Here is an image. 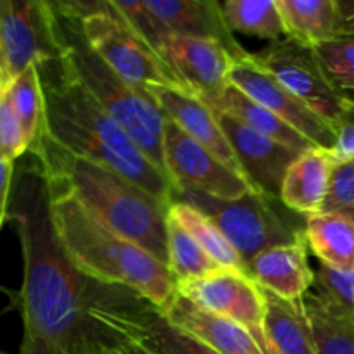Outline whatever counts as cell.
Returning <instances> with one entry per match:
<instances>
[{
    "label": "cell",
    "mask_w": 354,
    "mask_h": 354,
    "mask_svg": "<svg viewBox=\"0 0 354 354\" xmlns=\"http://www.w3.org/2000/svg\"><path fill=\"white\" fill-rule=\"evenodd\" d=\"M7 223L23 252V283L14 304L23 322L19 354H107L127 346L95 318L120 286L80 272L59 242L52 221L50 185L26 154L14 169Z\"/></svg>",
    "instance_id": "1"
},
{
    "label": "cell",
    "mask_w": 354,
    "mask_h": 354,
    "mask_svg": "<svg viewBox=\"0 0 354 354\" xmlns=\"http://www.w3.org/2000/svg\"><path fill=\"white\" fill-rule=\"evenodd\" d=\"M37 68L45 97L41 135L69 154L120 173L162 203L175 201V183L90 95L64 59L41 62Z\"/></svg>",
    "instance_id": "2"
},
{
    "label": "cell",
    "mask_w": 354,
    "mask_h": 354,
    "mask_svg": "<svg viewBox=\"0 0 354 354\" xmlns=\"http://www.w3.org/2000/svg\"><path fill=\"white\" fill-rule=\"evenodd\" d=\"M28 154L37 159L50 185L71 192L106 227L168 266L169 204L113 169L69 154L45 135Z\"/></svg>",
    "instance_id": "3"
},
{
    "label": "cell",
    "mask_w": 354,
    "mask_h": 354,
    "mask_svg": "<svg viewBox=\"0 0 354 354\" xmlns=\"http://www.w3.org/2000/svg\"><path fill=\"white\" fill-rule=\"evenodd\" d=\"M50 207L59 242L80 272L128 287L162 311L169 306L176 282L168 266L106 227L68 190L50 185Z\"/></svg>",
    "instance_id": "4"
},
{
    "label": "cell",
    "mask_w": 354,
    "mask_h": 354,
    "mask_svg": "<svg viewBox=\"0 0 354 354\" xmlns=\"http://www.w3.org/2000/svg\"><path fill=\"white\" fill-rule=\"evenodd\" d=\"M52 7L55 14V30L62 47L61 57L102 109L133 138L156 168L168 176L162 154L166 118L149 90L124 82L97 52L92 50L83 37L80 21L59 10L54 2Z\"/></svg>",
    "instance_id": "5"
},
{
    "label": "cell",
    "mask_w": 354,
    "mask_h": 354,
    "mask_svg": "<svg viewBox=\"0 0 354 354\" xmlns=\"http://www.w3.org/2000/svg\"><path fill=\"white\" fill-rule=\"evenodd\" d=\"M175 201L209 218L241 254L245 266L265 249L304 239L306 218L268 194L251 192L239 199H216L194 190H180Z\"/></svg>",
    "instance_id": "6"
},
{
    "label": "cell",
    "mask_w": 354,
    "mask_h": 354,
    "mask_svg": "<svg viewBox=\"0 0 354 354\" xmlns=\"http://www.w3.org/2000/svg\"><path fill=\"white\" fill-rule=\"evenodd\" d=\"M55 6L80 21L92 50L124 82L138 88L176 86L187 90L169 66L113 12L109 0H62Z\"/></svg>",
    "instance_id": "7"
},
{
    "label": "cell",
    "mask_w": 354,
    "mask_h": 354,
    "mask_svg": "<svg viewBox=\"0 0 354 354\" xmlns=\"http://www.w3.org/2000/svg\"><path fill=\"white\" fill-rule=\"evenodd\" d=\"M95 318L121 341L140 346L149 354H220L171 324L161 308L128 287H120L109 303L97 308Z\"/></svg>",
    "instance_id": "8"
},
{
    "label": "cell",
    "mask_w": 354,
    "mask_h": 354,
    "mask_svg": "<svg viewBox=\"0 0 354 354\" xmlns=\"http://www.w3.org/2000/svg\"><path fill=\"white\" fill-rule=\"evenodd\" d=\"M254 57L294 97L335 130L348 99L327 78L311 45L286 37L268 44Z\"/></svg>",
    "instance_id": "9"
},
{
    "label": "cell",
    "mask_w": 354,
    "mask_h": 354,
    "mask_svg": "<svg viewBox=\"0 0 354 354\" xmlns=\"http://www.w3.org/2000/svg\"><path fill=\"white\" fill-rule=\"evenodd\" d=\"M0 45L7 90L30 66L62 55L55 14L48 0H0Z\"/></svg>",
    "instance_id": "10"
},
{
    "label": "cell",
    "mask_w": 354,
    "mask_h": 354,
    "mask_svg": "<svg viewBox=\"0 0 354 354\" xmlns=\"http://www.w3.org/2000/svg\"><path fill=\"white\" fill-rule=\"evenodd\" d=\"M162 154L168 176L180 190H194L216 199H239L258 192L251 182L228 168L204 145L183 133L175 123L166 120Z\"/></svg>",
    "instance_id": "11"
},
{
    "label": "cell",
    "mask_w": 354,
    "mask_h": 354,
    "mask_svg": "<svg viewBox=\"0 0 354 354\" xmlns=\"http://www.w3.org/2000/svg\"><path fill=\"white\" fill-rule=\"evenodd\" d=\"M176 290L203 310L244 327L263 354H273L265 335V294L245 273L218 268L203 279L176 286Z\"/></svg>",
    "instance_id": "12"
},
{
    "label": "cell",
    "mask_w": 354,
    "mask_h": 354,
    "mask_svg": "<svg viewBox=\"0 0 354 354\" xmlns=\"http://www.w3.org/2000/svg\"><path fill=\"white\" fill-rule=\"evenodd\" d=\"M228 83L252 100L261 104L289 127L306 137L315 147L330 152L335 145V130L313 113L306 104L294 97L279 80L270 75L254 54L244 61H235L228 75Z\"/></svg>",
    "instance_id": "13"
},
{
    "label": "cell",
    "mask_w": 354,
    "mask_h": 354,
    "mask_svg": "<svg viewBox=\"0 0 354 354\" xmlns=\"http://www.w3.org/2000/svg\"><path fill=\"white\" fill-rule=\"evenodd\" d=\"M213 111L237 156L245 178L254 185L258 192L280 199V190L287 169L296 161L299 152L258 133L225 111Z\"/></svg>",
    "instance_id": "14"
},
{
    "label": "cell",
    "mask_w": 354,
    "mask_h": 354,
    "mask_svg": "<svg viewBox=\"0 0 354 354\" xmlns=\"http://www.w3.org/2000/svg\"><path fill=\"white\" fill-rule=\"evenodd\" d=\"M161 59L169 66L187 90L207 99L227 88L235 59L214 41L169 35Z\"/></svg>",
    "instance_id": "15"
},
{
    "label": "cell",
    "mask_w": 354,
    "mask_h": 354,
    "mask_svg": "<svg viewBox=\"0 0 354 354\" xmlns=\"http://www.w3.org/2000/svg\"><path fill=\"white\" fill-rule=\"evenodd\" d=\"M147 90L166 120L175 123L183 133L204 145L207 151L220 158L228 168L245 178L237 156L218 123L216 114L199 95L176 88V86H149Z\"/></svg>",
    "instance_id": "16"
},
{
    "label": "cell",
    "mask_w": 354,
    "mask_h": 354,
    "mask_svg": "<svg viewBox=\"0 0 354 354\" xmlns=\"http://www.w3.org/2000/svg\"><path fill=\"white\" fill-rule=\"evenodd\" d=\"M168 35L201 38L221 45L235 61L251 57L225 23L221 6L214 0H145Z\"/></svg>",
    "instance_id": "17"
},
{
    "label": "cell",
    "mask_w": 354,
    "mask_h": 354,
    "mask_svg": "<svg viewBox=\"0 0 354 354\" xmlns=\"http://www.w3.org/2000/svg\"><path fill=\"white\" fill-rule=\"evenodd\" d=\"M306 237L294 244L268 248L248 263V277L263 290L286 301H303L315 280Z\"/></svg>",
    "instance_id": "18"
},
{
    "label": "cell",
    "mask_w": 354,
    "mask_h": 354,
    "mask_svg": "<svg viewBox=\"0 0 354 354\" xmlns=\"http://www.w3.org/2000/svg\"><path fill=\"white\" fill-rule=\"evenodd\" d=\"M169 322L183 330L203 339L220 354H263L258 342L244 327L223 317L209 313L187 299L176 290V296L165 310Z\"/></svg>",
    "instance_id": "19"
},
{
    "label": "cell",
    "mask_w": 354,
    "mask_h": 354,
    "mask_svg": "<svg viewBox=\"0 0 354 354\" xmlns=\"http://www.w3.org/2000/svg\"><path fill=\"white\" fill-rule=\"evenodd\" d=\"M335 161L324 149H310L297 156L283 178L280 201L301 216L320 213L330 187Z\"/></svg>",
    "instance_id": "20"
},
{
    "label": "cell",
    "mask_w": 354,
    "mask_h": 354,
    "mask_svg": "<svg viewBox=\"0 0 354 354\" xmlns=\"http://www.w3.org/2000/svg\"><path fill=\"white\" fill-rule=\"evenodd\" d=\"M265 294V335L273 354H317L313 330L303 301Z\"/></svg>",
    "instance_id": "21"
},
{
    "label": "cell",
    "mask_w": 354,
    "mask_h": 354,
    "mask_svg": "<svg viewBox=\"0 0 354 354\" xmlns=\"http://www.w3.org/2000/svg\"><path fill=\"white\" fill-rule=\"evenodd\" d=\"M203 100L213 109H220L232 114V116L237 118L239 121L248 124L249 128L256 130L258 133L265 135V137L272 138V140L279 142V144L286 145V147L292 149L299 154L310 151V149H315V145L306 137H303L299 131L294 130L286 121L275 116L272 111H268L261 104L252 100L251 97L242 93L234 85H228L227 88L221 90L216 95L207 97V99Z\"/></svg>",
    "instance_id": "22"
},
{
    "label": "cell",
    "mask_w": 354,
    "mask_h": 354,
    "mask_svg": "<svg viewBox=\"0 0 354 354\" xmlns=\"http://www.w3.org/2000/svg\"><path fill=\"white\" fill-rule=\"evenodd\" d=\"M304 218L308 249L322 265L354 272V221L335 213H315Z\"/></svg>",
    "instance_id": "23"
},
{
    "label": "cell",
    "mask_w": 354,
    "mask_h": 354,
    "mask_svg": "<svg viewBox=\"0 0 354 354\" xmlns=\"http://www.w3.org/2000/svg\"><path fill=\"white\" fill-rule=\"evenodd\" d=\"M289 38L315 47L337 37V0H277Z\"/></svg>",
    "instance_id": "24"
},
{
    "label": "cell",
    "mask_w": 354,
    "mask_h": 354,
    "mask_svg": "<svg viewBox=\"0 0 354 354\" xmlns=\"http://www.w3.org/2000/svg\"><path fill=\"white\" fill-rule=\"evenodd\" d=\"M168 214L221 266V268L237 270L248 275V266L234 245L227 241L220 228L196 207L183 203H171Z\"/></svg>",
    "instance_id": "25"
},
{
    "label": "cell",
    "mask_w": 354,
    "mask_h": 354,
    "mask_svg": "<svg viewBox=\"0 0 354 354\" xmlns=\"http://www.w3.org/2000/svg\"><path fill=\"white\" fill-rule=\"evenodd\" d=\"M221 10L232 33L265 38L270 44L287 37L277 0H228Z\"/></svg>",
    "instance_id": "26"
},
{
    "label": "cell",
    "mask_w": 354,
    "mask_h": 354,
    "mask_svg": "<svg viewBox=\"0 0 354 354\" xmlns=\"http://www.w3.org/2000/svg\"><path fill=\"white\" fill-rule=\"evenodd\" d=\"M168 268L176 286L194 282L221 268L168 214Z\"/></svg>",
    "instance_id": "27"
},
{
    "label": "cell",
    "mask_w": 354,
    "mask_h": 354,
    "mask_svg": "<svg viewBox=\"0 0 354 354\" xmlns=\"http://www.w3.org/2000/svg\"><path fill=\"white\" fill-rule=\"evenodd\" d=\"M14 111L23 124L28 145H33L45 127V97L37 64L21 73L7 90Z\"/></svg>",
    "instance_id": "28"
},
{
    "label": "cell",
    "mask_w": 354,
    "mask_h": 354,
    "mask_svg": "<svg viewBox=\"0 0 354 354\" xmlns=\"http://www.w3.org/2000/svg\"><path fill=\"white\" fill-rule=\"evenodd\" d=\"M308 294L332 317L354 324V272H342L320 263Z\"/></svg>",
    "instance_id": "29"
},
{
    "label": "cell",
    "mask_w": 354,
    "mask_h": 354,
    "mask_svg": "<svg viewBox=\"0 0 354 354\" xmlns=\"http://www.w3.org/2000/svg\"><path fill=\"white\" fill-rule=\"evenodd\" d=\"M317 354H354V324L332 317L310 294L303 297Z\"/></svg>",
    "instance_id": "30"
},
{
    "label": "cell",
    "mask_w": 354,
    "mask_h": 354,
    "mask_svg": "<svg viewBox=\"0 0 354 354\" xmlns=\"http://www.w3.org/2000/svg\"><path fill=\"white\" fill-rule=\"evenodd\" d=\"M313 48L332 85L346 99H351L354 93V37L339 35Z\"/></svg>",
    "instance_id": "31"
},
{
    "label": "cell",
    "mask_w": 354,
    "mask_h": 354,
    "mask_svg": "<svg viewBox=\"0 0 354 354\" xmlns=\"http://www.w3.org/2000/svg\"><path fill=\"white\" fill-rule=\"evenodd\" d=\"M109 6L113 12L133 31L135 35L142 38L156 54L161 57V52L165 48L166 38L169 37L154 14L149 10L145 0H135V2H123V0H109Z\"/></svg>",
    "instance_id": "32"
},
{
    "label": "cell",
    "mask_w": 354,
    "mask_h": 354,
    "mask_svg": "<svg viewBox=\"0 0 354 354\" xmlns=\"http://www.w3.org/2000/svg\"><path fill=\"white\" fill-rule=\"evenodd\" d=\"M320 213H335L354 221V159L337 162Z\"/></svg>",
    "instance_id": "33"
},
{
    "label": "cell",
    "mask_w": 354,
    "mask_h": 354,
    "mask_svg": "<svg viewBox=\"0 0 354 354\" xmlns=\"http://www.w3.org/2000/svg\"><path fill=\"white\" fill-rule=\"evenodd\" d=\"M30 151L23 124L14 111L9 93L0 95V156L10 162L24 158Z\"/></svg>",
    "instance_id": "34"
},
{
    "label": "cell",
    "mask_w": 354,
    "mask_h": 354,
    "mask_svg": "<svg viewBox=\"0 0 354 354\" xmlns=\"http://www.w3.org/2000/svg\"><path fill=\"white\" fill-rule=\"evenodd\" d=\"M335 165L354 159V100L348 99L344 114L335 127V145L330 151Z\"/></svg>",
    "instance_id": "35"
},
{
    "label": "cell",
    "mask_w": 354,
    "mask_h": 354,
    "mask_svg": "<svg viewBox=\"0 0 354 354\" xmlns=\"http://www.w3.org/2000/svg\"><path fill=\"white\" fill-rule=\"evenodd\" d=\"M14 169L16 162H10L0 156V232L7 218V207H9L10 190H12Z\"/></svg>",
    "instance_id": "36"
},
{
    "label": "cell",
    "mask_w": 354,
    "mask_h": 354,
    "mask_svg": "<svg viewBox=\"0 0 354 354\" xmlns=\"http://www.w3.org/2000/svg\"><path fill=\"white\" fill-rule=\"evenodd\" d=\"M354 37V0H337V37Z\"/></svg>",
    "instance_id": "37"
},
{
    "label": "cell",
    "mask_w": 354,
    "mask_h": 354,
    "mask_svg": "<svg viewBox=\"0 0 354 354\" xmlns=\"http://www.w3.org/2000/svg\"><path fill=\"white\" fill-rule=\"evenodd\" d=\"M7 92V83H6V61H3V52L2 45H0V95Z\"/></svg>",
    "instance_id": "38"
},
{
    "label": "cell",
    "mask_w": 354,
    "mask_h": 354,
    "mask_svg": "<svg viewBox=\"0 0 354 354\" xmlns=\"http://www.w3.org/2000/svg\"><path fill=\"white\" fill-rule=\"evenodd\" d=\"M120 354H149V353L144 351V349H142L140 346L131 344V342H130V344H127L123 349H121Z\"/></svg>",
    "instance_id": "39"
},
{
    "label": "cell",
    "mask_w": 354,
    "mask_h": 354,
    "mask_svg": "<svg viewBox=\"0 0 354 354\" xmlns=\"http://www.w3.org/2000/svg\"><path fill=\"white\" fill-rule=\"evenodd\" d=\"M107 354H120V353H107Z\"/></svg>",
    "instance_id": "40"
},
{
    "label": "cell",
    "mask_w": 354,
    "mask_h": 354,
    "mask_svg": "<svg viewBox=\"0 0 354 354\" xmlns=\"http://www.w3.org/2000/svg\"><path fill=\"white\" fill-rule=\"evenodd\" d=\"M0 354H2V353H0Z\"/></svg>",
    "instance_id": "41"
}]
</instances>
